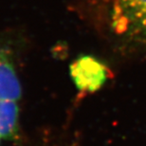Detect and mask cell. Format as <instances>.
I'll return each mask as SVG.
<instances>
[{
    "mask_svg": "<svg viewBox=\"0 0 146 146\" xmlns=\"http://www.w3.org/2000/svg\"><path fill=\"white\" fill-rule=\"evenodd\" d=\"M18 107L15 102L0 100V138L10 139L15 135Z\"/></svg>",
    "mask_w": 146,
    "mask_h": 146,
    "instance_id": "4",
    "label": "cell"
},
{
    "mask_svg": "<svg viewBox=\"0 0 146 146\" xmlns=\"http://www.w3.org/2000/svg\"><path fill=\"white\" fill-rule=\"evenodd\" d=\"M21 93V84L13 58L7 49L0 48V100L16 102Z\"/></svg>",
    "mask_w": 146,
    "mask_h": 146,
    "instance_id": "3",
    "label": "cell"
},
{
    "mask_svg": "<svg viewBox=\"0 0 146 146\" xmlns=\"http://www.w3.org/2000/svg\"><path fill=\"white\" fill-rule=\"evenodd\" d=\"M71 76L75 84L84 92H93L104 84L106 68L92 57H82L71 66Z\"/></svg>",
    "mask_w": 146,
    "mask_h": 146,
    "instance_id": "2",
    "label": "cell"
},
{
    "mask_svg": "<svg viewBox=\"0 0 146 146\" xmlns=\"http://www.w3.org/2000/svg\"><path fill=\"white\" fill-rule=\"evenodd\" d=\"M110 19L116 34L146 40V0H111Z\"/></svg>",
    "mask_w": 146,
    "mask_h": 146,
    "instance_id": "1",
    "label": "cell"
}]
</instances>
